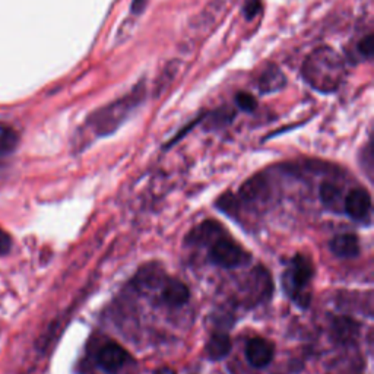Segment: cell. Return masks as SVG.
Segmentation results:
<instances>
[{"mask_svg": "<svg viewBox=\"0 0 374 374\" xmlns=\"http://www.w3.org/2000/svg\"><path fill=\"white\" fill-rule=\"evenodd\" d=\"M12 246H14V242H12L11 234L0 227V256L9 255L12 250Z\"/></svg>", "mask_w": 374, "mask_h": 374, "instance_id": "20", "label": "cell"}, {"mask_svg": "<svg viewBox=\"0 0 374 374\" xmlns=\"http://www.w3.org/2000/svg\"><path fill=\"white\" fill-rule=\"evenodd\" d=\"M154 374H176V371L169 367H161V368H158Z\"/></svg>", "mask_w": 374, "mask_h": 374, "instance_id": "23", "label": "cell"}, {"mask_svg": "<svg viewBox=\"0 0 374 374\" xmlns=\"http://www.w3.org/2000/svg\"><path fill=\"white\" fill-rule=\"evenodd\" d=\"M360 335V325L350 317H336L332 324V336L339 345H351Z\"/></svg>", "mask_w": 374, "mask_h": 374, "instance_id": "8", "label": "cell"}, {"mask_svg": "<svg viewBox=\"0 0 374 374\" xmlns=\"http://www.w3.org/2000/svg\"><path fill=\"white\" fill-rule=\"evenodd\" d=\"M313 278V266L304 256H296L292 262V268L285 274V288L294 300H300V306L304 307V296L301 291L309 285Z\"/></svg>", "mask_w": 374, "mask_h": 374, "instance_id": "3", "label": "cell"}, {"mask_svg": "<svg viewBox=\"0 0 374 374\" xmlns=\"http://www.w3.org/2000/svg\"><path fill=\"white\" fill-rule=\"evenodd\" d=\"M19 144L18 132L6 123L0 122V156H6L12 154Z\"/></svg>", "mask_w": 374, "mask_h": 374, "instance_id": "14", "label": "cell"}, {"mask_svg": "<svg viewBox=\"0 0 374 374\" xmlns=\"http://www.w3.org/2000/svg\"><path fill=\"white\" fill-rule=\"evenodd\" d=\"M373 36L371 34H367L365 37H363L358 44H357V51L358 55L363 58V59H370L373 56Z\"/></svg>", "mask_w": 374, "mask_h": 374, "instance_id": "19", "label": "cell"}, {"mask_svg": "<svg viewBox=\"0 0 374 374\" xmlns=\"http://www.w3.org/2000/svg\"><path fill=\"white\" fill-rule=\"evenodd\" d=\"M231 351V339L227 333H215L213 335L208 345H206V356L210 360H223Z\"/></svg>", "mask_w": 374, "mask_h": 374, "instance_id": "13", "label": "cell"}, {"mask_svg": "<svg viewBox=\"0 0 374 374\" xmlns=\"http://www.w3.org/2000/svg\"><path fill=\"white\" fill-rule=\"evenodd\" d=\"M144 98L145 85L144 82H141L124 97L119 98L117 101L109 104L107 107H102L101 110H98L91 117V123L94 126V130L97 132V135L107 137L114 130H117V127H120L126 122L130 113L137 109Z\"/></svg>", "mask_w": 374, "mask_h": 374, "instance_id": "2", "label": "cell"}, {"mask_svg": "<svg viewBox=\"0 0 374 374\" xmlns=\"http://www.w3.org/2000/svg\"><path fill=\"white\" fill-rule=\"evenodd\" d=\"M127 360H129L127 351L122 345L114 342L104 345L97 354L98 365L109 373H116L117 370H120L127 363Z\"/></svg>", "mask_w": 374, "mask_h": 374, "instance_id": "6", "label": "cell"}, {"mask_svg": "<svg viewBox=\"0 0 374 374\" xmlns=\"http://www.w3.org/2000/svg\"><path fill=\"white\" fill-rule=\"evenodd\" d=\"M191 292L187 285L178 279H167L163 284V301L167 306L178 307L189 301Z\"/></svg>", "mask_w": 374, "mask_h": 374, "instance_id": "9", "label": "cell"}, {"mask_svg": "<svg viewBox=\"0 0 374 374\" xmlns=\"http://www.w3.org/2000/svg\"><path fill=\"white\" fill-rule=\"evenodd\" d=\"M275 348L272 342L263 338H253L246 345V358L255 368H263L269 365L274 360Z\"/></svg>", "mask_w": 374, "mask_h": 374, "instance_id": "5", "label": "cell"}, {"mask_svg": "<svg viewBox=\"0 0 374 374\" xmlns=\"http://www.w3.org/2000/svg\"><path fill=\"white\" fill-rule=\"evenodd\" d=\"M235 102L237 105L242 109L243 112H247V113H252L256 110L257 107V102H256V98L247 92H240L237 97H235Z\"/></svg>", "mask_w": 374, "mask_h": 374, "instance_id": "18", "label": "cell"}, {"mask_svg": "<svg viewBox=\"0 0 374 374\" xmlns=\"http://www.w3.org/2000/svg\"><path fill=\"white\" fill-rule=\"evenodd\" d=\"M137 281L139 285H144L146 288H156L158 285H163L166 282V277L158 266L151 265L138 274Z\"/></svg>", "mask_w": 374, "mask_h": 374, "instance_id": "15", "label": "cell"}, {"mask_svg": "<svg viewBox=\"0 0 374 374\" xmlns=\"http://www.w3.org/2000/svg\"><path fill=\"white\" fill-rule=\"evenodd\" d=\"M266 191V183L260 177H255L249 180L247 183L243 184L242 189H240V196H242L245 201H257L263 196Z\"/></svg>", "mask_w": 374, "mask_h": 374, "instance_id": "16", "label": "cell"}, {"mask_svg": "<svg viewBox=\"0 0 374 374\" xmlns=\"http://www.w3.org/2000/svg\"><path fill=\"white\" fill-rule=\"evenodd\" d=\"M262 11V2L260 0H246L245 8H243V14L246 16V19H253L255 16H257Z\"/></svg>", "mask_w": 374, "mask_h": 374, "instance_id": "21", "label": "cell"}, {"mask_svg": "<svg viewBox=\"0 0 374 374\" xmlns=\"http://www.w3.org/2000/svg\"><path fill=\"white\" fill-rule=\"evenodd\" d=\"M331 250L335 256L350 259L360 255V242L354 234H341L336 235L331 242Z\"/></svg>", "mask_w": 374, "mask_h": 374, "instance_id": "10", "label": "cell"}, {"mask_svg": "<svg viewBox=\"0 0 374 374\" xmlns=\"http://www.w3.org/2000/svg\"><path fill=\"white\" fill-rule=\"evenodd\" d=\"M343 75V62L331 47L314 50L303 65L304 81L319 92L328 94L338 90Z\"/></svg>", "mask_w": 374, "mask_h": 374, "instance_id": "1", "label": "cell"}, {"mask_svg": "<svg viewBox=\"0 0 374 374\" xmlns=\"http://www.w3.org/2000/svg\"><path fill=\"white\" fill-rule=\"evenodd\" d=\"M146 5H148V0H133L130 11L133 14H142L144 9L146 8Z\"/></svg>", "mask_w": 374, "mask_h": 374, "instance_id": "22", "label": "cell"}, {"mask_svg": "<svg viewBox=\"0 0 374 374\" xmlns=\"http://www.w3.org/2000/svg\"><path fill=\"white\" fill-rule=\"evenodd\" d=\"M345 212L357 221H363L368 217L371 210V198L364 189H354L345 198Z\"/></svg>", "mask_w": 374, "mask_h": 374, "instance_id": "7", "label": "cell"}, {"mask_svg": "<svg viewBox=\"0 0 374 374\" xmlns=\"http://www.w3.org/2000/svg\"><path fill=\"white\" fill-rule=\"evenodd\" d=\"M209 259L212 263L223 266V268L231 269V268H237V266L240 265H243L249 259V256L237 243L231 242V240L228 238L221 237L212 245Z\"/></svg>", "mask_w": 374, "mask_h": 374, "instance_id": "4", "label": "cell"}, {"mask_svg": "<svg viewBox=\"0 0 374 374\" xmlns=\"http://www.w3.org/2000/svg\"><path fill=\"white\" fill-rule=\"evenodd\" d=\"M284 85H285V76L275 66L266 69L259 79V90L263 94L279 91L281 88H284Z\"/></svg>", "mask_w": 374, "mask_h": 374, "instance_id": "12", "label": "cell"}, {"mask_svg": "<svg viewBox=\"0 0 374 374\" xmlns=\"http://www.w3.org/2000/svg\"><path fill=\"white\" fill-rule=\"evenodd\" d=\"M320 198L329 208H336L341 201V189L333 183H324L320 186Z\"/></svg>", "mask_w": 374, "mask_h": 374, "instance_id": "17", "label": "cell"}, {"mask_svg": "<svg viewBox=\"0 0 374 374\" xmlns=\"http://www.w3.org/2000/svg\"><path fill=\"white\" fill-rule=\"evenodd\" d=\"M223 237V228L213 221H206L196 227V230L189 235V242L196 243L201 246L206 245H213Z\"/></svg>", "mask_w": 374, "mask_h": 374, "instance_id": "11", "label": "cell"}]
</instances>
